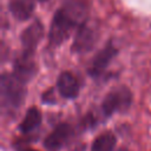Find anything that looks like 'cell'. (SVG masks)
<instances>
[{"label":"cell","mask_w":151,"mask_h":151,"mask_svg":"<svg viewBox=\"0 0 151 151\" xmlns=\"http://www.w3.org/2000/svg\"><path fill=\"white\" fill-rule=\"evenodd\" d=\"M25 83L17 79L13 74H2L1 77V99L2 105L8 110L18 109L25 98Z\"/></svg>","instance_id":"obj_1"},{"label":"cell","mask_w":151,"mask_h":151,"mask_svg":"<svg viewBox=\"0 0 151 151\" xmlns=\"http://www.w3.org/2000/svg\"><path fill=\"white\" fill-rule=\"evenodd\" d=\"M76 26H80L77 20L74 18H72L63 7L55 12L53 20L51 22V27H50V33H48V38H50V42L52 45H60L63 44L70 35L71 31L76 27Z\"/></svg>","instance_id":"obj_2"},{"label":"cell","mask_w":151,"mask_h":151,"mask_svg":"<svg viewBox=\"0 0 151 151\" xmlns=\"http://www.w3.org/2000/svg\"><path fill=\"white\" fill-rule=\"evenodd\" d=\"M132 101V94L130 90L125 86L118 87L111 91L104 99L101 110L105 116H111L119 111H125L130 107Z\"/></svg>","instance_id":"obj_3"},{"label":"cell","mask_w":151,"mask_h":151,"mask_svg":"<svg viewBox=\"0 0 151 151\" xmlns=\"http://www.w3.org/2000/svg\"><path fill=\"white\" fill-rule=\"evenodd\" d=\"M96 40H97V34L94 28H92L91 26L84 22L77 29V33L72 44V51L76 53L88 52L96 44Z\"/></svg>","instance_id":"obj_4"},{"label":"cell","mask_w":151,"mask_h":151,"mask_svg":"<svg viewBox=\"0 0 151 151\" xmlns=\"http://www.w3.org/2000/svg\"><path fill=\"white\" fill-rule=\"evenodd\" d=\"M32 55H33L32 53L24 52L14 61L13 76L22 83H27L37 73V66H35V63H34Z\"/></svg>","instance_id":"obj_5"},{"label":"cell","mask_w":151,"mask_h":151,"mask_svg":"<svg viewBox=\"0 0 151 151\" xmlns=\"http://www.w3.org/2000/svg\"><path fill=\"white\" fill-rule=\"evenodd\" d=\"M72 136V127L66 124L61 123L45 138L44 146L48 151H59L71 138Z\"/></svg>","instance_id":"obj_6"},{"label":"cell","mask_w":151,"mask_h":151,"mask_svg":"<svg viewBox=\"0 0 151 151\" xmlns=\"http://www.w3.org/2000/svg\"><path fill=\"white\" fill-rule=\"evenodd\" d=\"M44 37V26L39 20L33 21L22 33H21V44L24 46V52L32 53L34 52L37 45Z\"/></svg>","instance_id":"obj_7"},{"label":"cell","mask_w":151,"mask_h":151,"mask_svg":"<svg viewBox=\"0 0 151 151\" xmlns=\"http://www.w3.org/2000/svg\"><path fill=\"white\" fill-rule=\"evenodd\" d=\"M116 54H117L116 47H114L111 42H109V44L96 55V58L93 59V61H92V64H91V67H90V70H88L90 74H91L92 77H99V76L106 70V67L109 66L110 61L113 59V57H114Z\"/></svg>","instance_id":"obj_8"},{"label":"cell","mask_w":151,"mask_h":151,"mask_svg":"<svg viewBox=\"0 0 151 151\" xmlns=\"http://www.w3.org/2000/svg\"><path fill=\"white\" fill-rule=\"evenodd\" d=\"M58 92L63 98L73 99L79 93V84L76 77L71 72H63L57 80Z\"/></svg>","instance_id":"obj_9"},{"label":"cell","mask_w":151,"mask_h":151,"mask_svg":"<svg viewBox=\"0 0 151 151\" xmlns=\"http://www.w3.org/2000/svg\"><path fill=\"white\" fill-rule=\"evenodd\" d=\"M8 8L15 19L25 21L32 15L34 11V2L33 0H9Z\"/></svg>","instance_id":"obj_10"},{"label":"cell","mask_w":151,"mask_h":151,"mask_svg":"<svg viewBox=\"0 0 151 151\" xmlns=\"http://www.w3.org/2000/svg\"><path fill=\"white\" fill-rule=\"evenodd\" d=\"M40 123H41V113H40V111L37 107H31L26 112L22 122L19 125V129H20V131L22 133H29L33 130H35L40 125Z\"/></svg>","instance_id":"obj_11"},{"label":"cell","mask_w":151,"mask_h":151,"mask_svg":"<svg viewBox=\"0 0 151 151\" xmlns=\"http://www.w3.org/2000/svg\"><path fill=\"white\" fill-rule=\"evenodd\" d=\"M116 143L117 139L113 133L104 132L93 140L91 151H113Z\"/></svg>","instance_id":"obj_12"},{"label":"cell","mask_w":151,"mask_h":151,"mask_svg":"<svg viewBox=\"0 0 151 151\" xmlns=\"http://www.w3.org/2000/svg\"><path fill=\"white\" fill-rule=\"evenodd\" d=\"M53 90H48V92H45L44 93V101H47V103H53L54 101V98H53Z\"/></svg>","instance_id":"obj_13"},{"label":"cell","mask_w":151,"mask_h":151,"mask_svg":"<svg viewBox=\"0 0 151 151\" xmlns=\"http://www.w3.org/2000/svg\"><path fill=\"white\" fill-rule=\"evenodd\" d=\"M119 151H129L127 149H119Z\"/></svg>","instance_id":"obj_14"},{"label":"cell","mask_w":151,"mask_h":151,"mask_svg":"<svg viewBox=\"0 0 151 151\" xmlns=\"http://www.w3.org/2000/svg\"><path fill=\"white\" fill-rule=\"evenodd\" d=\"M37 1H40V2H44V1H47V0H37Z\"/></svg>","instance_id":"obj_15"},{"label":"cell","mask_w":151,"mask_h":151,"mask_svg":"<svg viewBox=\"0 0 151 151\" xmlns=\"http://www.w3.org/2000/svg\"><path fill=\"white\" fill-rule=\"evenodd\" d=\"M26 151H35V150H29V149H28V150H26Z\"/></svg>","instance_id":"obj_16"}]
</instances>
